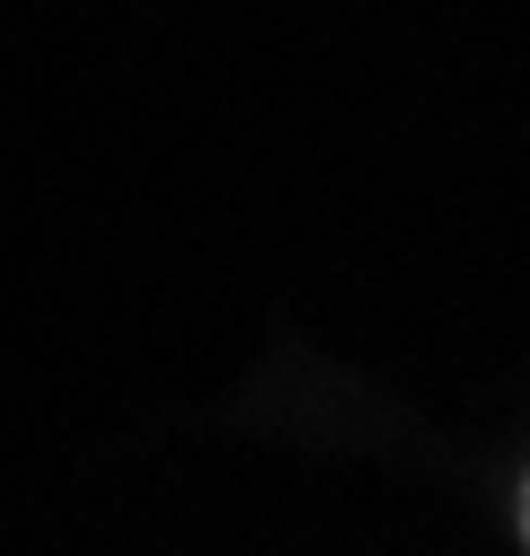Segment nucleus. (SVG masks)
<instances>
[{
  "label": "nucleus",
  "mask_w": 530,
  "mask_h": 556,
  "mask_svg": "<svg viewBox=\"0 0 530 556\" xmlns=\"http://www.w3.org/2000/svg\"><path fill=\"white\" fill-rule=\"evenodd\" d=\"M521 539H530V485H521Z\"/></svg>",
  "instance_id": "obj_1"
}]
</instances>
